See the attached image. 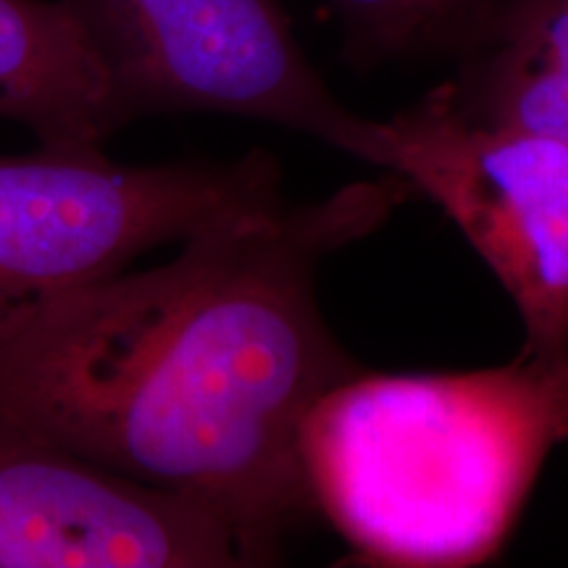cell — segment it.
I'll return each mask as SVG.
<instances>
[{
  "instance_id": "1",
  "label": "cell",
  "mask_w": 568,
  "mask_h": 568,
  "mask_svg": "<svg viewBox=\"0 0 568 568\" xmlns=\"http://www.w3.org/2000/svg\"><path fill=\"white\" fill-rule=\"evenodd\" d=\"M414 193L389 174L316 203L213 219L172 261L124 268L0 318V426L203 503L255 566L318 516L301 432L358 372L316 272Z\"/></svg>"
},
{
  "instance_id": "2",
  "label": "cell",
  "mask_w": 568,
  "mask_h": 568,
  "mask_svg": "<svg viewBox=\"0 0 568 568\" xmlns=\"http://www.w3.org/2000/svg\"><path fill=\"white\" fill-rule=\"evenodd\" d=\"M568 445V355L524 351L464 374L358 368L301 432L318 516L379 566L493 558L539 468Z\"/></svg>"
},
{
  "instance_id": "3",
  "label": "cell",
  "mask_w": 568,
  "mask_h": 568,
  "mask_svg": "<svg viewBox=\"0 0 568 568\" xmlns=\"http://www.w3.org/2000/svg\"><path fill=\"white\" fill-rule=\"evenodd\" d=\"M124 122L222 113L301 132L385 166V122L337 101L282 0H71Z\"/></svg>"
},
{
  "instance_id": "4",
  "label": "cell",
  "mask_w": 568,
  "mask_h": 568,
  "mask_svg": "<svg viewBox=\"0 0 568 568\" xmlns=\"http://www.w3.org/2000/svg\"><path fill=\"white\" fill-rule=\"evenodd\" d=\"M282 195L272 155L132 166L103 148L0 155V318L180 245L213 219Z\"/></svg>"
},
{
  "instance_id": "5",
  "label": "cell",
  "mask_w": 568,
  "mask_h": 568,
  "mask_svg": "<svg viewBox=\"0 0 568 568\" xmlns=\"http://www.w3.org/2000/svg\"><path fill=\"white\" fill-rule=\"evenodd\" d=\"M382 172L443 209L503 284L524 351L568 355V145L474 122L443 88L387 119Z\"/></svg>"
},
{
  "instance_id": "6",
  "label": "cell",
  "mask_w": 568,
  "mask_h": 568,
  "mask_svg": "<svg viewBox=\"0 0 568 568\" xmlns=\"http://www.w3.org/2000/svg\"><path fill=\"white\" fill-rule=\"evenodd\" d=\"M245 542L203 503L0 426V568H234Z\"/></svg>"
},
{
  "instance_id": "7",
  "label": "cell",
  "mask_w": 568,
  "mask_h": 568,
  "mask_svg": "<svg viewBox=\"0 0 568 568\" xmlns=\"http://www.w3.org/2000/svg\"><path fill=\"white\" fill-rule=\"evenodd\" d=\"M0 122L45 148H103L126 126L71 0H0Z\"/></svg>"
},
{
  "instance_id": "8",
  "label": "cell",
  "mask_w": 568,
  "mask_h": 568,
  "mask_svg": "<svg viewBox=\"0 0 568 568\" xmlns=\"http://www.w3.org/2000/svg\"><path fill=\"white\" fill-rule=\"evenodd\" d=\"M439 88L474 122L568 145V0H514Z\"/></svg>"
},
{
  "instance_id": "9",
  "label": "cell",
  "mask_w": 568,
  "mask_h": 568,
  "mask_svg": "<svg viewBox=\"0 0 568 568\" xmlns=\"http://www.w3.org/2000/svg\"><path fill=\"white\" fill-rule=\"evenodd\" d=\"M364 59L471 51L514 0H326Z\"/></svg>"
}]
</instances>
